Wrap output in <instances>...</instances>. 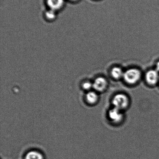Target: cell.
Returning a JSON list of instances; mask_svg holds the SVG:
<instances>
[{"instance_id": "6da1fadb", "label": "cell", "mask_w": 159, "mask_h": 159, "mask_svg": "<svg viewBox=\"0 0 159 159\" xmlns=\"http://www.w3.org/2000/svg\"><path fill=\"white\" fill-rule=\"evenodd\" d=\"M141 72L136 68H131L124 73L123 77L127 83L134 84L136 83L141 77Z\"/></svg>"}, {"instance_id": "7a4b0ae2", "label": "cell", "mask_w": 159, "mask_h": 159, "mask_svg": "<svg viewBox=\"0 0 159 159\" xmlns=\"http://www.w3.org/2000/svg\"><path fill=\"white\" fill-rule=\"evenodd\" d=\"M112 103L114 107L121 110L126 108L128 106L129 99L125 95L119 93L115 95L113 98Z\"/></svg>"}, {"instance_id": "3957f363", "label": "cell", "mask_w": 159, "mask_h": 159, "mask_svg": "<svg viewBox=\"0 0 159 159\" xmlns=\"http://www.w3.org/2000/svg\"><path fill=\"white\" fill-rule=\"evenodd\" d=\"M120 110L114 107L110 110L108 115L110 119L115 123H119L123 119V115Z\"/></svg>"}, {"instance_id": "277c9868", "label": "cell", "mask_w": 159, "mask_h": 159, "mask_svg": "<svg viewBox=\"0 0 159 159\" xmlns=\"http://www.w3.org/2000/svg\"><path fill=\"white\" fill-rule=\"evenodd\" d=\"M158 72L156 70H150L146 73V82L149 85H156L158 82L159 75Z\"/></svg>"}, {"instance_id": "5b68a950", "label": "cell", "mask_w": 159, "mask_h": 159, "mask_svg": "<svg viewBox=\"0 0 159 159\" xmlns=\"http://www.w3.org/2000/svg\"><path fill=\"white\" fill-rule=\"evenodd\" d=\"M107 86V81L102 77H98L95 79L93 83V87L95 90L98 91H104Z\"/></svg>"}, {"instance_id": "8992f818", "label": "cell", "mask_w": 159, "mask_h": 159, "mask_svg": "<svg viewBox=\"0 0 159 159\" xmlns=\"http://www.w3.org/2000/svg\"><path fill=\"white\" fill-rule=\"evenodd\" d=\"M64 3V0H47V4L50 9L55 12L62 8Z\"/></svg>"}, {"instance_id": "52a82bcc", "label": "cell", "mask_w": 159, "mask_h": 159, "mask_svg": "<svg viewBox=\"0 0 159 159\" xmlns=\"http://www.w3.org/2000/svg\"><path fill=\"white\" fill-rule=\"evenodd\" d=\"M98 96L97 94L93 91L89 92L86 95V99L89 103L93 104L98 101Z\"/></svg>"}, {"instance_id": "ba28073f", "label": "cell", "mask_w": 159, "mask_h": 159, "mask_svg": "<svg viewBox=\"0 0 159 159\" xmlns=\"http://www.w3.org/2000/svg\"><path fill=\"white\" fill-rule=\"evenodd\" d=\"M25 159H43V157L39 152L32 151L26 154Z\"/></svg>"}, {"instance_id": "9c48e42d", "label": "cell", "mask_w": 159, "mask_h": 159, "mask_svg": "<svg viewBox=\"0 0 159 159\" xmlns=\"http://www.w3.org/2000/svg\"><path fill=\"white\" fill-rule=\"evenodd\" d=\"M124 72L121 68L116 67L114 68L111 71L112 76L115 79H118L124 76Z\"/></svg>"}, {"instance_id": "30bf717a", "label": "cell", "mask_w": 159, "mask_h": 159, "mask_svg": "<svg viewBox=\"0 0 159 159\" xmlns=\"http://www.w3.org/2000/svg\"><path fill=\"white\" fill-rule=\"evenodd\" d=\"M46 16L48 20H53L56 16L55 11L50 9L46 12Z\"/></svg>"}, {"instance_id": "8fae6325", "label": "cell", "mask_w": 159, "mask_h": 159, "mask_svg": "<svg viewBox=\"0 0 159 159\" xmlns=\"http://www.w3.org/2000/svg\"><path fill=\"white\" fill-rule=\"evenodd\" d=\"M83 88L86 90H89L93 87V84L89 82H86L83 84Z\"/></svg>"}, {"instance_id": "7c38bea8", "label": "cell", "mask_w": 159, "mask_h": 159, "mask_svg": "<svg viewBox=\"0 0 159 159\" xmlns=\"http://www.w3.org/2000/svg\"><path fill=\"white\" fill-rule=\"evenodd\" d=\"M156 70L157 71L159 72V62L157 63L156 66Z\"/></svg>"}, {"instance_id": "4fadbf2b", "label": "cell", "mask_w": 159, "mask_h": 159, "mask_svg": "<svg viewBox=\"0 0 159 159\" xmlns=\"http://www.w3.org/2000/svg\"><path fill=\"white\" fill-rule=\"evenodd\" d=\"M70 1H73V2H76V1H78L79 0H70Z\"/></svg>"}]
</instances>
